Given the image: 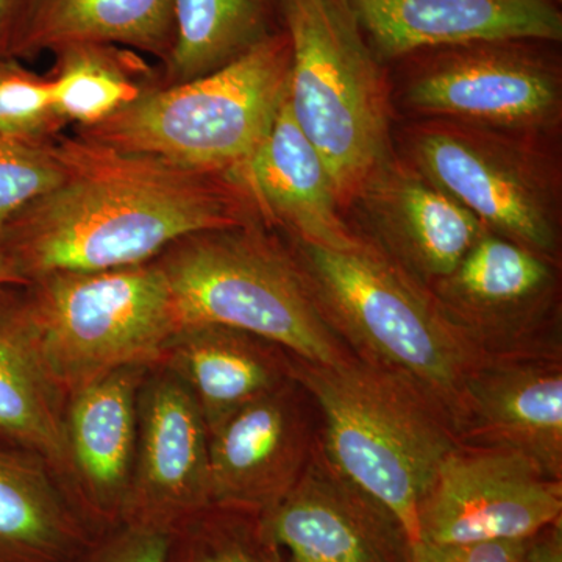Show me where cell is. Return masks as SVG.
I'll return each mask as SVG.
<instances>
[{"label": "cell", "mask_w": 562, "mask_h": 562, "mask_svg": "<svg viewBox=\"0 0 562 562\" xmlns=\"http://www.w3.org/2000/svg\"><path fill=\"white\" fill-rule=\"evenodd\" d=\"M272 0H173L166 85L209 76L276 35Z\"/></svg>", "instance_id": "obj_24"}, {"label": "cell", "mask_w": 562, "mask_h": 562, "mask_svg": "<svg viewBox=\"0 0 562 562\" xmlns=\"http://www.w3.org/2000/svg\"><path fill=\"white\" fill-rule=\"evenodd\" d=\"M154 261L168 280L180 328H238L313 364L353 357L322 316L290 249L260 222L192 233Z\"/></svg>", "instance_id": "obj_4"}, {"label": "cell", "mask_w": 562, "mask_h": 562, "mask_svg": "<svg viewBox=\"0 0 562 562\" xmlns=\"http://www.w3.org/2000/svg\"><path fill=\"white\" fill-rule=\"evenodd\" d=\"M0 286H25V281L14 271L2 249H0Z\"/></svg>", "instance_id": "obj_33"}, {"label": "cell", "mask_w": 562, "mask_h": 562, "mask_svg": "<svg viewBox=\"0 0 562 562\" xmlns=\"http://www.w3.org/2000/svg\"><path fill=\"white\" fill-rule=\"evenodd\" d=\"M291 44L286 102L321 155L342 209L392 157L382 61L346 0H279Z\"/></svg>", "instance_id": "obj_6"}, {"label": "cell", "mask_w": 562, "mask_h": 562, "mask_svg": "<svg viewBox=\"0 0 562 562\" xmlns=\"http://www.w3.org/2000/svg\"><path fill=\"white\" fill-rule=\"evenodd\" d=\"M209 509L205 420L179 376L154 366L138 395V442L124 524L176 532Z\"/></svg>", "instance_id": "obj_11"}, {"label": "cell", "mask_w": 562, "mask_h": 562, "mask_svg": "<svg viewBox=\"0 0 562 562\" xmlns=\"http://www.w3.org/2000/svg\"><path fill=\"white\" fill-rule=\"evenodd\" d=\"M149 369H117L66 398L69 490L95 536L124 524L138 442V395Z\"/></svg>", "instance_id": "obj_15"}, {"label": "cell", "mask_w": 562, "mask_h": 562, "mask_svg": "<svg viewBox=\"0 0 562 562\" xmlns=\"http://www.w3.org/2000/svg\"><path fill=\"white\" fill-rule=\"evenodd\" d=\"M65 179L52 140L0 135V233L21 210Z\"/></svg>", "instance_id": "obj_27"}, {"label": "cell", "mask_w": 562, "mask_h": 562, "mask_svg": "<svg viewBox=\"0 0 562 562\" xmlns=\"http://www.w3.org/2000/svg\"><path fill=\"white\" fill-rule=\"evenodd\" d=\"M403 139L405 161L487 231L553 257L560 181L541 150L508 133L438 120L413 125Z\"/></svg>", "instance_id": "obj_8"}, {"label": "cell", "mask_w": 562, "mask_h": 562, "mask_svg": "<svg viewBox=\"0 0 562 562\" xmlns=\"http://www.w3.org/2000/svg\"><path fill=\"white\" fill-rule=\"evenodd\" d=\"M65 408L36 349L22 286H0V442L40 454L69 490Z\"/></svg>", "instance_id": "obj_22"}, {"label": "cell", "mask_w": 562, "mask_h": 562, "mask_svg": "<svg viewBox=\"0 0 562 562\" xmlns=\"http://www.w3.org/2000/svg\"><path fill=\"white\" fill-rule=\"evenodd\" d=\"M54 54L52 103L63 124L91 127L151 88L139 80L144 66L133 50L110 44H76Z\"/></svg>", "instance_id": "obj_25"}, {"label": "cell", "mask_w": 562, "mask_h": 562, "mask_svg": "<svg viewBox=\"0 0 562 562\" xmlns=\"http://www.w3.org/2000/svg\"><path fill=\"white\" fill-rule=\"evenodd\" d=\"M171 562H269L258 517L209 509L173 532Z\"/></svg>", "instance_id": "obj_26"}, {"label": "cell", "mask_w": 562, "mask_h": 562, "mask_svg": "<svg viewBox=\"0 0 562 562\" xmlns=\"http://www.w3.org/2000/svg\"><path fill=\"white\" fill-rule=\"evenodd\" d=\"M291 376L321 408V453L419 541V509L461 441L452 420L397 373L351 357L336 366L291 357Z\"/></svg>", "instance_id": "obj_2"}, {"label": "cell", "mask_w": 562, "mask_h": 562, "mask_svg": "<svg viewBox=\"0 0 562 562\" xmlns=\"http://www.w3.org/2000/svg\"><path fill=\"white\" fill-rule=\"evenodd\" d=\"M454 428L562 479V371L546 358L483 360L468 376Z\"/></svg>", "instance_id": "obj_18"}, {"label": "cell", "mask_w": 562, "mask_h": 562, "mask_svg": "<svg viewBox=\"0 0 562 562\" xmlns=\"http://www.w3.org/2000/svg\"><path fill=\"white\" fill-rule=\"evenodd\" d=\"M265 539V538H262ZM266 546H268V561L269 562H284L283 558H281L280 550L277 549L276 546H272L271 542L266 541Z\"/></svg>", "instance_id": "obj_34"}, {"label": "cell", "mask_w": 562, "mask_h": 562, "mask_svg": "<svg viewBox=\"0 0 562 562\" xmlns=\"http://www.w3.org/2000/svg\"><path fill=\"white\" fill-rule=\"evenodd\" d=\"M24 0H0V57H9L11 36L16 29Z\"/></svg>", "instance_id": "obj_32"}, {"label": "cell", "mask_w": 562, "mask_h": 562, "mask_svg": "<svg viewBox=\"0 0 562 562\" xmlns=\"http://www.w3.org/2000/svg\"><path fill=\"white\" fill-rule=\"evenodd\" d=\"M173 532L122 524L103 532L76 562H171Z\"/></svg>", "instance_id": "obj_29"}, {"label": "cell", "mask_w": 562, "mask_h": 562, "mask_svg": "<svg viewBox=\"0 0 562 562\" xmlns=\"http://www.w3.org/2000/svg\"><path fill=\"white\" fill-rule=\"evenodd\" d=\"M357 206L372 247L424 288L446 279L482 238L475 216L394 155L362 184Z\"/></svg>", "instance_id": "obj_14"}, {"label": "cell", "mask_w": 562, "mask_h": 562, "mask_svg": "<svg viewBox=\"0 0 562 562\" xmlns=\"http://www.w3.org/2000/svg\"><path fill=\"white\" fill-rule=\"evenodd\" d=\"M63 125L52 103L49 79L14 58L0 57V135L49 140Z\"/></svg>", "instance_id": "obj_28"}, {"label": "cell", "mask_w": 562, "mask_h": 562, "mask_svg": "<svg viewBox=\"0 0 562 562\" xmlns=\"http://www.w3.org/2000/svg\"><path fill=\"white\" fill-rule=\"evenodd\" d=\"M430 120L530 135L560 121V70L517 43L450 47L417 70L403 94Z\"/></svg>", "instance_id": "obj_10"}, {"label": "cell", "mask_w": 562, "mask_h": 562, "mask_svg": "<svg viewBox=\"0 0 562 562\" xmlns=\"http://www.w3.org/2000/svg\"><path fill=\"white\" fill-rule=\"evenodd\" d=\"M531 539L469 543H436L419 539L412 543L409 562H522Z\"/></svg>", "instance_id": "obj_30"}, {"label": "cell", "mask_w": 562, "mask_h": 562, "mask_svg": "<svg viewBox=\"0 0 562 562\" xmlns=\"http://www.w3.org/2000/svg\"><path fill=\"white\" fill-rule=\"evenodd\" d=\"M476 353L519 341L542 319L554 291L552 262L490 231L446 279L428 288Z\"/></svg>", "instance_id": "obj_16"}, {"label": "cell", "mask_w": 562, "mask_h": 562, "mask_svg": "<svg viewBox=\"0 0 562 562\" xmlns=\"http://www.w3.org/2000/svg\"><path fill=\"white\" fill-rule=\"evenodd\" d=\"M157 366L176 373L190 390L209 436L250 402L292 382L288 351L225 325L180 328Z\"/></svg>", "instance_id": "obj_20"}, {"label": "cell", "mask_w": 562, "mask_h": 562, "mask_svg": "<svg viewBox=\"0 0 562 562\" xmlns=\"http://www.w3.org/2000/svg\"><path fill=\"white\" fill-rule=\"evenodd\" d=\"M76 44H110L168 60L173 0H24L9 58Z\"/></svg>", "instance_id": "obj_23"}, {"label": "cell", "mask_w": 562, "mask_h": 562, "mask_svg": "<svg viewBox=\"0 0 562 562\" xmlns=\"http://www.w3.org/2000/svg\"><path fill=\"white\" fill-rule=\"evenodd\" d=\"M291 44L277 32L209 76L149 88L83 138L180 168L238 173L268 135L290 79Z\"/></svg>", "instance_id": "obj_5"}, {"label": "cell", "mask_w": 562, "mask_h": 562, "mask_svg": "<svg viewBox=\"0 0 562 562\" xmlns=\"http://www.w3.org/2000/svg\"><path fill=\"white\" fill-rule=\"evenodd\" d=\"M522 562H562L561 522L531 539Z\"/></svg>", "instance_id": "obj_31"}, {"label": "cell", "mask_w": 562, "mask_h": 562, "mask_svg": "<svg viewBox=\"0 0 562 562\" xmlns=\"http://www.w3.org/2000/svg\"><path fill=\"white\" fill-rule=\"evenodd\" d=\"M562 483L524 454L460 443L439 465L419 509V539L522 541L561 522Z\"/></svg>", "instance_id": "obj_9"}, {"label": "cell", "mask_w": 562, "mask_h": 562, "mask_svg": "<svg viewBox=\"0 0 562 562\" xmlns=\"http://www.w3.org/2000/svg\"><path fill=\"white\" fill-rule=\"evenodd\" d=\"M36 349L66 398L128 366L154 368L180 330L157 262L92 272H52L22 286Z\"/></svg>", "instance_id": "obj_7"}, {"label": "cell", "mask_w": 562, "mask_h": 562, "mask_svg": "<svg viewBox=\"0 0 562 562\" xmlns=\"http://www.w3.org/2000/svg\"><path fill=\"white\" fill-rule=\"evenodd\" d=\"M265 541L291 562H409L412 542L392 514L314 450L295 486L258 517Z\"/></svg>", "instance_id": "obj_12"}, {"label": "cell", "mask_w": 562, "mask_h": 562, "mask_svg": "<svg viewBox=\"0 0 562 562\" xmlns=\"http://www.w3.org/2000/svg\"><path fill=\"white\" fill-rule=\"evenodd\" d=\"M299 391L292 380L211 432L213 508L261 517L299 482L316 450Z\"/></svg>", "instance_id": "obj_13"}, {"label": "cell", "mask_w": 562, "mask_h": 562, "mask_svg": "<svg viewBox=\"0 0 562 562\" xmlns=\"http://www.w3.org/2000/svg\"><path fill=\"white\" fill-rule=\"evenodd\" d=\"M291 239L292 258L331 330L353 347L355 357L419 387L454 427L465 380L483 358L430 291L371 244L333 250Z\"/></svg>", "instance_id": "obj_3"}, {"label": "cell", "mask_w": 562, "mask_h": 562, "mask_svg": "<svg viewBox=\"0 0 562 562\" xmlns=\"http://www.w3.org/2000/svg\"><path fill=\"white\" fill-rule=\"evenodd\" d=\"M235 177L262 220L280 225L291 238L333 250L368 246L344 220L330 173L295 124L286 98L268 135Z\"/></svg>", "instance_id": "obj_19"}, {"label": "cell", "mask_w": 562, "mask_h": 562, "mask_svg": "<svg viewBox=\"0 0 562 562\" xmlns=\"http://www.w3.org/2000/svg\"><path fill=\"white\" fill-rule=\"evenodd\" d=\"M95 538L49 462L0 442V562H76Z\"/></svg>", "instance_id": "obj_21"}, {"label": "cell", "mask_w": 562, "mask_h": 562, "mask_svg": "<svg viewBox=\"0 0 562 562\" xmlns=\"http://www.w3.org/2000/svg\"><path fill=\"white\" fill-rule=\"evenodd\" d=\"M52 147L65 179L0 233L25 284L52 272L144 265L183 236L260 221L233 173L191 171L80 135Z\"/></svg>", "instance_id": "obj_1"}, {"label": "cell", "mask_w": 562, "mask_h": 562, "mask_svg": "<svg viewBox=\"0 0 562 562\" xmlns=\"http://www.w3.org/2000/svg\"><path fill=\"white\" fill-rule=\"evenodd\" d=\"M380 61L425 49L562 38L553 0H346Z\"/></svg>", "instance_id": "obj_17"}]
</instances>
